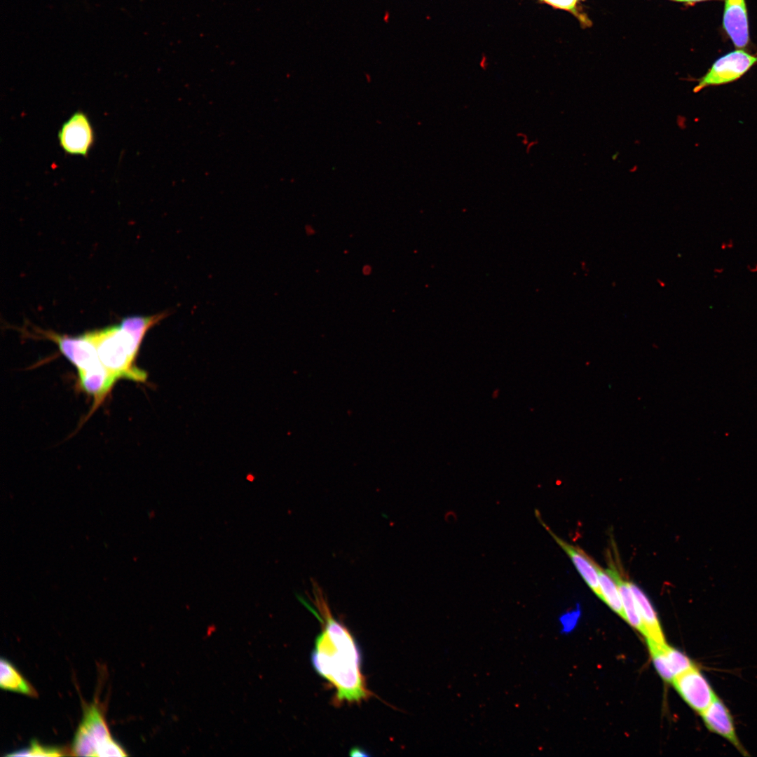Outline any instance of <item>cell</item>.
Here are the masks:
<instances>
[{
  "label": "cell",
  "mask_w": 757,
  "mask_h": 757,
  "mask_svg": "<svg viewBox=\"0 0 757 757\" xmlns=\"http://www.w3.org/2000/svg\"><path fill=\"white\" fill-rule=\"evenodd\" d=\"M86 728L97 751L112 739L107 723L99 709L94 704L87 707L81 722Z\"/></svg>",
  "instance_id": "4fadbf2b"
},
{
  "label": "cell",
  "mask_w": 757,
  "mask_h": 757,
  "mask_svg": "<svg viewBox=\"0 0 757 757\" xmlns=\"http://www.w3.org/2000/svg\"><path fill=\"white\" fill-rule=\"evenodd\" d=\"M757 63V55L743 50L731 51L717 59L707 73L697 79V93L709 86L727 84L738 80Z\"/></svg>",
  "instance_id": "3957f363"
},
{
  "label": "cell",
  "mask_w": 757,
  "mask_h": 757,
  "mask_svg": "<svg viewBox=\"0 0 757 757\" xmlns=\"http://www.w3.org/2000/svg\"><path fill=\"white\" fill-rule=\"evenodd\" d=\"M629 586L636 601L645 629V636L660 644H665L664 636L657 614L648 598L636 585L629 582Z\"/></svg>",
  "instance_id": "8fae6325"
},
{
  "label": "cell",
  "mask_w": 757,
  "mask_h": 757,
  "mask_svg": "<svg viewBox=\"0 0 757 757\" xmlns=\"http://www.w3.org/2000/svg\"><path fill=\"white\" fill-rule=\"evenodd\" d=\"M0 686L2 689L31 696L36 693L15 667L7 660L1 659Z\"/></svg>",
  "instance_id": "9a60e30c"
},
{
  "label": "cell",
  "mask_w": 757,
  "mask_h": 757,
  "mask_svg": "<svg viewBox=\"0 0 757 757\" xmlns=\"http://www.w3.org/2000/svg\"><path fill=\"white\" fill-rule=\"evenodd\" d=\"M672 683L683 700L700 714L704 711L717 696L708 681L695 666L676 676Z\"/></svg>",
  "instance_id": "8992f818"
},
{
  "label": "cell",
  "mask_w": 757,
  "mask_h": 757,
  "mask_svg": "<svg viewBox=\"0 0 757 757\" xmlns=\"http://www.w3.org/2000/svg\"><path fill=\"white\" fill-rule=\"evenodd\" d=\"M57 138L65 154L88 156L95 143V132L88 115L82 111L72 114L62 123Z\"/></svg>",
  "instance_id": "277c9868"
},
{
  "label": "cell",
  "mask_w": 757,
  "mask_h": 757,
  "mask_svg": "<svg viewBox=\"0 0 757 757\" xmlns=\"http://www.w3.org/2000/svg\"><path fill=\"white\" fill-rule=\"evenodd\" d=\"M663 650L674 677L695 666L686 655L667 643L663 645Z\"/></svg>",
  "instance_id": "e0dca14e"
},
{
  "label": "cell",
  "mask_w": 757,
  "mask_h": 757,
  "mask_svg": "<svg viewBox=\"0 0 757 757\" xmlns=\"http://www.w3.org/2000/svg\"><path fill=\"white\" fill-rule=\"evenodd\" d=\"M700 715L709 731L725 739L743 756H749L738 738L730 710L718 696Z\"/></svg>",
  "instance_id": "52a82bcc"
},
{
  "label": "cell",
  "mask_w": 757,
  "mask_h": 757,
  "mask_svg": "<svg viewBox=\"0 0 757 757\" xmlns=\"http://www.w3.org/2000/svg\"><path fill=\"white\" fill-rule=\"evenodd\" d=\"M578 614L579 611L576 610L571 613H567L560 618V621L564 631H568L575 625Z\"/></svg>",
  "instance_id": "7402d4cb"
},
{
  "label": "cell",
  "mask_w": 757,
  "mask_h": 757,
  "mask_svg": "<svg viewBox=\"0 0 757 757\" xmlns=\"http://www.w3.org/2000/svg\"><path fill=\"white\" fill-rule=\"evenodd\" d=\"M535 515L538 521H540L541 525L553 538L558 545H559L570 557L575 567L587 585L595 594L601 599V593L599 588L598 574L596 568V563L579 547L571 545L556 535L543 521L540 513L537 509L535 510Z\"/></svg>",
  "instance_id": "ba28073f"
},
{
  "label": "cell",
  "mask_w": 757,
  "mask_h": 757,
  "mask_svg": "<svg viewBox=\"0 0 757 757\" xmlns=\"http://www.w3.org/2000/svg\"><path fill=\"white\" fill-rule=\"evenodd\" d=\"M79 376L80 387L95 398V407L104 398L117 380L102 364L79 371Z\"/></svg>",
  "instance_id": "30bf717a"
},
{
  "label": "cell",
  "mask_w": 757,
  "mask_h": 757,
  "mask_svg": "<svg viewBox=\"0 0 757 757\" xmlns=\"http://www.w3.org/2000/svg\"><path fill=\"white\" fill-rule=\"evenodd\" d=\"M554 8L568 11L576 16L581 22L588 24V20L582 15L577 8V3L579 0H540Z\"/></svg>",
  "instance_id": "ffe728a7"
},
{
  "label": "cell",
  "mask_w": 757,
  "mask_h": 757,
  "mask_svg": "<svg viewBox=\"0 0 757 757\" xmlns=\"http://www.w3.org/2000/svg\"><path fill=\"white\" fill-rule=\"evenodd\" d=\"M62 755V753L60 749L39 745L35 741H32L31 746L29 748L8 754V756H60Z\"/></svg>",
  "instance_id": "d6986e66"
},
{
  "label": "cell",
  "mask_w": 757,
  "mask_h": 757,
  "mask_svg": "<svg viewBox=\"0 0 757 757\" xmlns=\"http://www.w3.org/2000/svg\"><path fill=\"white\" fill-rule=\"evenodd\" d=\"M350 755L351 756H369V753L360 747H354L350 751Z\"/></svg>",
  "instance_id": "603a6c76"
},
{
  "label": "cell",
  "mask_w": 757,
  "mask_h": 757,
  "mask_svg": "<svg viewBox=\"0 0 757 757\" xmlns=\"http://www.w3.org/2000/svg\"><path fill=\"white\" fill-rule=\"evenodd\" d=\"M601 600L603 601L614 612L625 620L622 600L618 589V586L613 575L608 570L602 568L597 564L596 565Z\"/></svg>",
  "instance_id": "5bb4252c"
},
{
  "label": "cell",
  "mask_w": 757,
  "mask_h": 757,
  "mask_svg": "<svg viewBox=\"0 0 757 757\" xmlns=\"http://www.w3.org/2000/svg\"><path fill=\"white\" fill-rule=\"evenodd\" d=\"M653 664L660 676L666 681L672 683L674 679L663 650V645L646 639ZM666 644V643H665Z\"/></svg>",
  "instance_id": "2e32d148"
},
{
  "label": "cell",
  "mask_w": 757,
  "mask_h": 757,
  "mask_svg": "<svg viewBox=\"0 0 757 757\" xmlns=\"http://www.w3.org/2000/svg\"><path fill=\"white\" fill-rule=\"evenodd\" d=\"M72 751L76 756H97L95 745L82 723L79 725L75 734Z\"/></svg>",
  "instance_id": "ac0fdd59"
},
{
  "label": "cell",
  "mask_w": 757,
  "mask_h": 757,
  "mask_svg": "<svg viewBox=\"0 0 757 757\" xmlns=\"http://www.w3.org/2000/svg\"><path fill=\"white\" fill-rule=\"evenodd\" d=\"M124 750L114 740H111L101 746L97 751V756H125Z\"/></svg>",
  "instance_id": "44dd1931"
},
{
  "label": "cell",
  "mask_w": 757,
  "mask_h": 757,
  "mask_svg": "<svg viewBox=\"0 0 757 757\" xmlns=\"http://www.w3.org/2000/svg\"><path fill=\"white\" fill-rule=\"evenodd\" d=\"M608 570L618 584L625 615V620L645 636V629L636 601L629 586V582L624 579L615 568H611Z\"/></svg>",
  "instance_id": "7c38bea8"
},
{
  "label": "cell",
  "mask_w": 757,
  "mask_h": 757,
  "mask_svg": "<svg viewBox=\"0 0 757 757\" xmlns=\"http://www.w3.org/2000/svg\"><path fill=\"white\" fill-rule=\"evenodd\" d=\"M168 311L125 318L118 325L90 332L101 364L115 377L143 382L146 373L135 365L146 332L169 315Z\"/></svg>",
  "instance_id": "7a4b0ae2"
},
{
  "label": "cell",
  "mask_w": 757,
  "mask_h": 757,
  "mask_svg": "<svg viewBox=\"0 0 757 757\" xmlns=\"http://www.w3.org/2000/svg\"><path fill=\"white\" fill-rule=\"evenodd\" d=\"M312 582V600L316 609L299 599L322 625L311 656L312 665L336 690L332 700L335 706L344 702L359 704L373 695L361 671L360 650L349 629L333 616L322 589Z\"/></svg>",
  "instance_id": "6da1fadb"
},
{
  "label": "cell",
  "mask_w": 757,
  "mask_h": 757,
  "mask_svg": "<svg viewBox=\"0 0 757 757\" xmlns=\"http://www.w3.org/2000/svg\"><path fill=\"white\" fill-rule=\"evenodd\" d=\"M723 27L736 48L747 46L749 32L745 0H724Z\"/></svg>",
  "instance_id": "9c48e42d"
},
{
  "label": "cell",
  "mask_w": 757,
  "mask_h": 757,
  "mask_svg": "<svg viewBox=\"0 0 757 757\" xmlns=\"http://www.w3.org/2000/svg\"><path fill=\"white\" fill-rule=\"evenodd\" d=\"M672 1L692 4H695V3H697V2L706 1H711V0H672Z\"/></svg>",
  "instance_id": "cb8c5ba5"
},
{
  "label": "cell",
  "mask_w": 757,
  "mask_h": 757,
  "mask_svg": "<svg viewBox=\"0 0 757 757\" xmlns=\"http://www.w3.org/2000/svg\"><path fill=\"white\" fill-rule=\"evenodd\" d=\"M42 334L57 344L61 353L79 371H88L102 364L90 332L78 336H62L51 332H42Z\"/></svg>",
  "instance_id": "5b68a950"
}]
</instances>
